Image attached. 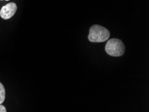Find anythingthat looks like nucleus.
I'll return each mask as SVG.
<instances>
[{
	"mask_svg": "<svg viewBox=\"0 0 149 112\" xmlns=\"http://www.w3.org/2000/svg\"><path fill=\"white\" fill-rule=\"evenodd\" d=\"M6 1H9V0H6Z\"/></svg>",
	"mask_w": 149,
	"mask_h": 112,
	"instance_id": "nucleus-6",
	"label": "nucleus"
},
{
	"mask_svg": "<svg viewBox=\"0 0 149 112\" xmlns=\"http://www.w3.org/2000/svg\"><path fill=\"white\" fill-rule=\"evenodd\" d=\"M110 33L109 30L100 25H94L90 28L88 38L91 42H104L109 39Z\"/></svg>",
	"mask_w": 149,
	"mask_h": 112,
	"instance_id": "nucleus-1",
	"label": "nucleus"
},
{
	"mask_svg": "<svg viewBox=\"0 0 149 112\" xmlns=\"http://www.w3.org/2000/svg\"><path fill=\"white\" fill-rule=\"evenodd\" d=\"M6 99V89L3 85L0 82V104H2Z\"/></svg>",
	"mask_w": 149,
	"mask_h": 112,
	"instance_id": "nucleus-4",
	"label": "nucleus"
},
{
	"mask_svg": "<svg viewBox=\"0 0 149 112\" xmlns=\"http://www.w3.org/2000/svg\"><path fill=\"white\" fill-rule=\"evenodd\" d=\"M7 109L6 107L3 106L2 104H0V112H6Z\"/></svg>",
	"mask_w": 149,
	"mask_h": 112,
	"instance_id": "nucleus-5",
	"label": "nucleus"
},
{
	"mask_svg": "<svg viewBox=\"0 0 149 112\" xmlns=\"http://www.w3.org/2000/svg\"><path fill=\"white\" fill-rule=\"evenodd\" d=\"M17 5L13 2L9 3L3 6L0 10V16L3 20H8L13 17L16 12Z\"/></svg>",
	"mask_w": 149,
	"mask_h": 112,
	"instance_id": "nucleus-3",
	"label": "nucleus"
},
{
	"mask_svg": "<svg viewBox=\"0 0 149 112\" xmlns=\"http://www.w3.org/2000/svg\"><path fill=\"white\" fill-rule=\"evenodd\" d=\"M105 51L108 55L118 57L123 56L125 52V46L123 41L117 38H112L107 42Z\"/></svg>",
	"mask_w": 149,
	"mask_h": 112,
	"instance_id": "nucleus-2",
	"label": "nucleus"
}]
</instances>
